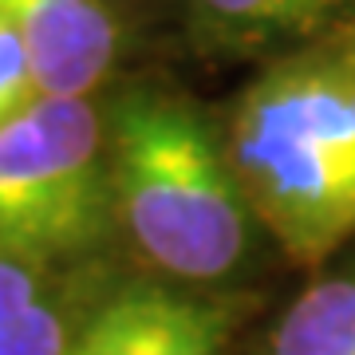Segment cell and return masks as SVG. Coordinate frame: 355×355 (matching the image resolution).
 <instances>
[{"label":"cell","mask_w":355,"mask_h":355,"mask_svg":"<svg viewBox=\"0 0 355 355\" xmlns=\"http://www.w3.org/2000/svg\"><path fill=\"white\" fill-rule=\"evenodd\" d=\"M268 355H355V265L320 277L284 308Z\"/></svg>","instance_id":"8992f818"},{"label":"cell","mask_w":355,"mask_h":355,"mask_svg":"<svg viewBox=\"0 0 355 355\" xmlns=\"http://www.w3.org/2000/svg\"><path fill=\"white\" fill-rule=\"evenodd\" d=\"M36 99V83H32V67H28V51L12 24L0 16V127L20 114L28 103Z\"/></svg>","instance_id":"9c48e42d"},{"label":"cell","mask_w":355,"mask_h":355,"mask_svg":"<svg viewBox=\"0 0 355 355\" xmlns=\"http://www.w3.org/2000/svg\"><path fill=\"white\" fill-rule=\"evenodd\" d=\"M225 154L249 214L300 265L355 241V32L284 55L241 91Z\"/></svg>","instance_id":"6da1fadb"},{"label":"cell","mask_w":355,"mask_h":355,"mask_svg":"<svg viewBox=\"0 0 355 355\" xmlns=\"http://www.w3.org/2000/svg\"><path fill=\"white\" fill-rule=\"evenodd\" d=\"M28 51L36 99H83L114 64L111 12L99 0H0Z\"/></svg>","instance_id":"5b68a950"},{"label":"cell","mask_w":355,"mask_h":355,"mask_svg":"<svg viewBox=\"0 0 355 355\" xmlns=\"http://www.w3.org/2000/svg\"><path fill=\"white\" fill-rule=\"evenodd\" d=\"M111 166L87 99H32L0 127V257L40 265L103 233Z\"/></svg>","instance_id":"3957f363"},{"label":"cell","mask_w":355,"mask_h":355,"mask_svg":"<svg viewBox=\"0 0 355 355\" xmlns=\"http://www.w3.org/2000/svg\"><path fill=\"white\" fill-rule=\"evenodd\" d=\"M229 308L162 284H130L103 300L67 355H221Z\"/></svg>","instance_id":"277c9868"},{"label":"cell","mask_w":355,"mask_h":355,"mask_svg":"<svg viewBox=\"0 0 355 355\" xmlns=\"http://www.w3.org/2000/svg\"><path fill=\"white\" fill-rule=\"evenodd\" d=\"M111 202L130 237L178 280L233 272L249 245V202L225 146L174 95L135 91L111 114Z\"/></svg>","instance_id":"7a4b0ae2"},{"label":"cell","mask_w":355,"mask_h":355,"mask_svg":"<svg viewBox=\"0 0 355 355\" xmlns=\"http://www.w3.org/2000/svg\"><path fill=\"white\" fill-rule=\"evenodd\" d=\"M205 12L241 32H296L324 24L352 0H198Z\"/></svg>","instance_id":"52a82bcc"},{"label":"cell","mask_w":355,"mask_h":355,"mask_svg":"<svg viewBox=\"0 0 355 355\" xmlns=\"http://www.w3.org/2000/svg\"><path fill=\"white\" fill-rule=\"evenodd\" d=\"M67 352H71L67 320L48 300L28 308L12 328L0 331V355H67Z\"/></svg>","instance_id":"ba28073f"},{"label":"cell","mask_w":355,"mask_h":355,"mask_svg":"<svg viewBox=\"0 0 355 355\" xmlns=\"http://www.w3.org/2000/svg\"><path fill=\"white\" fill-rule=\"evenodd\" d=\"M40 300H44V288H40L36 265L0 257V331L12 328L16 320L24 316L28 308H36Z\"/></svg>","instance_id":"30bf717a"}]
</instances>
